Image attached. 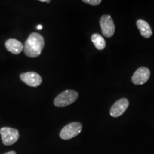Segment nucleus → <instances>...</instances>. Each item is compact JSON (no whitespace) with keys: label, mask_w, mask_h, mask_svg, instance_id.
Wrapping results in <instances>:
<instances>
[{"label":"nucleus","mask_w":154,"mask_h":154,"mask_svg":"<svg viewBox=\"0 0 154 154\" xmlns=\"http://www.w3.org/2000/svg\"><path fill=\"white\" fill-rule=\"evenodd\" d=\"M44 47V38L38 32L30 34L24 45V52L26 57L36 58L42 54Z\"/></svg>","instance_id":"f257e3e1"},{"label":"nucleus","mask_w":154,"mask_h":154,"mask_svg":"<svg viewBox=\"0 0 154 154\" xmlns=\"http://www.w3.org/2000/svg\"><path fill=\"white\" fill-rule=\"evenodd\" d=\"M79 97L78 92L72 89H67L61 92L55 98L54 104L57 107H65L72 104Z\"/></svg>","instance_id":"f03ea898"},{"label":"nucleus","mask_w":154,"mask_h":154,"mask_svg":"<svg viewBox=\"0 0 154 154\" xmlns=\"http://www.w3.org/2000/svg\"><path fill=\"white\" fill-rule=\"evenodd\" d=\"M82 131V125L79 122H72L61 129L59 136L63 140H70L76 137Z\"/></svg>","instance_id":"7ed1b4c3"},{"label":"nucleus","mask_w":154,"mask_h":154,"mask_svg":"<svg viewBox=\"0 0 154 154\" xmlns=\"http://www.w3.org/2000/svg\"><path fill=\"white\" fill-rule=\"evenodd\" d=\"M2 140L5 146H11L19 138V132L16 128L10 127H2L0 129Z\"/></svg>","instance_id":"20e7f679"},{"label":"nucleus","mask_w":154,"mask_h":154,"mask_svg":"<svg viewBox=\"0 0 154 154\" xmlns=\"http://www.w3.org/2000/svg\"><path fill=\"white\" fill-rule=\"evenodd\" d=\"M100 26L103 35L111 38L115 33V25L110 15H103L100 19Z\"/></svg>","instance_id":"39448f33"},{"label":"nucleus","mask_w":154,"mask_h":154,"mask_svg":"<svg viewBox=\"0 0 154 154\" xmlns=\"http://www.w3.org/2000/svg\"><path fill=\"white\" fill-rule=\"evenodd\" d=\"M20 79L31 87H37L41 85L42 83L41 76L34 72L22 73L20 74Z\"/></svg>","instance_id":"423d86ee"},{"label":"nucleus","mask_w":154,"mask_h":154,"mask_svg":"<svg viewBox=\"0 0 154 154\" xmlns=\"http://www.w3.org/2000/svg\"><path fill=\"white\" fill-rule=\"evenodd\" d=\"M150 77V70L146 67H140L133 75L131 81L136 85H142L148 82Z\"/></svg>","instance_id":"0eeeda50"},{"label":"nucleus","mask_w":154,"mask_h":154,"mask_svg":"<svg viewBox=\"0 0 154 154\" xmlns=\"http://www.w3.org/2000/svg\"><path fill=\"white\" fill-rule=\"evenodd\" d=\"M129 102L126 99H121L116 101L110 109V115L112 117L116 118L124 114L126 109H128Z\"/></svg>","instance_id":"6e6552de"},{"label":"nucleus","mask_w":154,"mask_h":154,"mask_svg":"<svg viewBox=\"0 0 154 154\" xmlns=\"http://www.w3.org/2000/svg\"><path fill=\"white\" fill-rule=\"evenodd\" d=\"M5 47L13 54H19L24 50V45L16 38H9L5 42Z\"/></svg>","instance_id":"1a4fd4ad"},{"label":"nucleus","mask_w":154,"mask_h":154,"mask_svg":"<svg viewBox=\"0 0 154 154\" xmlns=\"http://www.w3.org/2000/svg\"><path fill=\"white\" fill-rule=\"evenodd\" d=\"M136 25H137V27L140 31L141 36H143L144 38H149L152 36L153 32H152L151 26H150L149 23L146 22V21L143 20V19H138L136 22Z\"/></svg>","instance_id":"9d476101"},{"label":"nucleus","mask_w":154,"mask_h":154,"mask_svg":"<svg viewBox=\"0 0 154 154\" xmlns=\"http://www.w3.org/2000/svg\"><path fill=\"white\" fill-rule=\"evenodd\" d=\"M91 41L98 50H103L106 47V42L103 36L99 34H94L91 36Z\"/></svg>","instance_id":"9b49d317"},{"label":"nucleus","mask_w":154,"mask_h":154,"mask_svg":"<svg viewBox=\"0 0 154 154\" xmlns=\"http://www.w3.org/2000/svg\"><path fill=\"white\" fill-rule=\"evenodd\" d=\"M83 2L92 6L99 5L101 3V0H83Z\"/></svg>","instance_id":"f8f14e48"},{"label":"nucleus","mask_w":154,"mask_h":154,"mask_svg":"<svg viewBox=\"0 0 154 154\" xmlns=\"http://www.w3.org/2000/svg\"><path fill=\"white\" fill-rule=\"evenodd\" d=\"M4 154H17V153H16V151H9V152H7V153H4Z\"/></svg>","instance_id":"ddd939ff"},{"label":"nucleus","mask_w":154,"mask_h":154,"mask_svg":"<svg viewBox=\"0 0 154 154\" xmlns=\"http://www.w3.org/2000/svg\"><path fill=\"white\" fill-rule=\"evenodd\" d=\"M39 2H46V3L51 2V1H50V0H40Z\"/></svg>","instance_id":"4468645a"},{"label":"nucleus","mask_w":154,"mask_h":154,"mask_svg":"<svg viewBox=\"0 0 154 154\" xmlns=\"http://www.w3.org/2000/svg\"><path fill=\"white\" fill-rule=\"evenodd\" d=\"M37 29H42V25H38V26L36 27Z\"/></svg>","instance_id":"2eb2a0df"}]
</instances>
